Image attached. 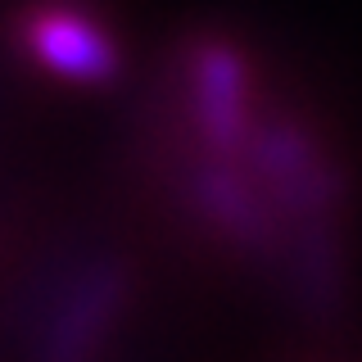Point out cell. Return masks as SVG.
Listing matches in <instances>:
<instances>
[{"instance_id": "cell-1", "label": "cell", "mask_w": 362, "mask_h": 362, "mask_svg": "<svg viewBox=\"0 0 362 362\" xmlns=\"http://www.w3.org/2000/svg\"><path fill=\"white\" fill-rule=\"evenodd\" d=\"M28 45H32V54L59 77L100 82V77L113 73V45L100 37L82 14H73V9H41V14H32Z\"/></svg>"}, {"instance_id": "cell-2", "label": "cell", "mask_w": 362, "mask_h": 362, "mask_svg": "<svg viewBox=\"0 0 362 362\" xmlns=\"http://www.w3.org/2000/svg\"><path fill=\"white\" fill-rule=\"evenodd\" d=\"M199 113L204 127L218 145H231L245 132V73L240 59L222 45H209L199 54Z\"/></svg>"}]
</instances>
